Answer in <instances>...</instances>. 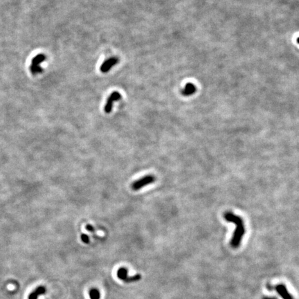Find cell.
I'll use <instances>...</instances> for the list:
<instances>
[{
    "label": "cell",
    "mask_w": 299,
    "mask_h": 299,
    "mask_svg": "<svg viewBox=\"0 0 299 299\" xmlns=\"http://www.w3.org/2000/svg\"><path fill=\"white\" fill-rule=\"evenodd\" d=\"M46 291V287H44V286H39V287L36 288L35 290L30 293L29 296L28 297V299H37L38 296L44 294Z\"/></svg>",
    "instance_id": "52a82bcc"
},
{
    "label": "cell",
    "mask_w": 299,
    "mask_h": 299,
    "mask_svg": "<svg viewBox=\"0 0 299 299\" xmlns=\"http://www.w3.org/2000/svg\"><path fill=\"white\" fill-rule=\"evenodd\" d=\"M141 279V274H136L134 275H132V276H127V278H126L125 282H127V283H129V282L138 281V280H140Z\"/></svg>",
    "instance_id": "30bf717a"
},
{
    "label": "cell",
    "mask_w": 299,
    "mask_h": 299,
    "mask_svg": "<svg viewBox=\"0 0 299 299\" xmlns=\"http://www.w3.org/2000/svg\"><path fill=\"white\" fill-rule=\"evenodd\" d=\"M81 239L85 244H88L89 242V237L86 234H82L81 235Z\"/></svg>",
    "instance_id": "7c38bea8"
},
{
    "label": "cell",
    "mask_w": 299,
    "mask_h": 299,
    "mask_svg": "<svg viewBox=\"0 0 299 299\" xmlns=\"http://www.w3.org/2000/svg\"><path fill=\"white\" fill-rule=\"evenodd\" d=\"M275 289L282 299H293L292 296L288 291L287 287L284 284H279L275 287Z\"/></svg>",
    "instance_id": "8992f818"
},
{
    "label": "cell",
    "mask_w": 299,
    "mask_h": 299,
    "mask_svg": "<svg viewBox=\"0 0 299 299\" xmlns=\"http://www.w3.org/2000/svg\"><path fill=\"white\" fill-rule=\"evenodd\" d=\"M89 294L90 298L91 299H100V291H99L97 289H95V288H93V289H90Z\"/></svg>",
    "instance_id": "9c48e42d"
},
{
    "label": "cell",
    "mask_w": 299,
    "mask_h": 299,
    "mask_svg": "<svg viewBox=\"0 0 299 299\" xmlns=\"http://www.w3.org/2000/svg\"><path fill=\"white\" fill-rule=\"evenodd\" d=\"M46 55L44 54L40 53L37 54L35 57L32 59L31 64H30V71L33 75H36L37 73H42V69L41 68L40 64L46 60Z\"/></svg>",
    "instance_id": "7a4b0ae2"
},
{
    "label": "cell",
    "mask_w": 299,
    "mask_h": 299,
    "mask_svg": "<svg viewBox=\"0 0 299 299\" xmlns=\"http://www.w3.org/2000/svg\"><path fill=\"white\" fill-rule=\"evenodd\" d=\"M117 276L118 278L120 279V280H123L125 281L126 278L128 276V272H127V269H125L124 267H121L120 269H118V271H117Z\"/></svg>",
    "instance_id": "ba28073f"
},
{
    "label": "cell",
    "mask_w": 299,
    "mask_h": 299,
    "mask_svg": "<svg viewBox=\"0 0 299 299\" xmlns=\"http://www.w3.org/2000/svg\"><path fill=\"white\" fill-rule=\"evenodd\" d=\"M224 219L228 222L233 223L235 224L236 227L234 230V233L232 238L230 239V246L233 248H237L240 245L241 241L245 233V227L244 223L242 219L238 215H235L230 212H225L224 215Z\"/></svg>",
    "instance_id": "6da1fadb"
},
{
    "label": "cell",
    "mask_w": 299,
    "mask_h": 299,
    "mask_svg": "<svg viewBox=\"0 0 299 299\" xmlns=\"http://www.w3.org/2000/svg\"><path fill=\"white\" fill-rule=\"evenodd\" d=\"M155 181V177L153 175H146L141 178V179L136 180L134 182L132 183V187L133 190H138L144 186L151 184Z\"/></svg>",
    "instance_id": "3957f363"
},
{
    "label": "cell",
    "mask_w": 299,
    "mask_h": 299,
    "mask_svg": "<svg viewBox=\"0 0 299 299\" xmlns=\"http://www.w3.org/2000/svg\"><path fill=\"white\" fill-rule=\"evenodd\" d=\"M86 229H87V230H89V231H90V232L94 231V228H93V226H91V225H87V226H86Z\"/></svg>",
    "instance_id": "4fadbf2b"
},
{
    "label": "cell",
    "mask_w": 299,
    "mask_h": 299,
    "mask_svg": "<svg viewBox=\"0 0 299 299\" xmlns=\"http://www.w3.org/2000/svg\"><path fill=\"white\" fill-rule=\"evenodd\" d=\"M120 98H121V95H120L119 92L114 91L113 93H111L110 96H109V98H107V102H106L105 107H104L105 112L107 113V114H109L111 111V109H112L114 102L118 101Z\"/></svg>",
    "instance_id": "277c9868"
},
{
    "label": "cell",
    "mask_w": 299,
    "mask_h": 299,
    "mask_svg": "<svg viewBox=\"0 0 299 299\" xmlns=\"http://www.w3.org/2000/svg\"><path fill=\"white\" fill-rule=\"evenodd\" d=\"M118 62H119V60H118V57H111L110 58H108L107 60H106L105 62L102 64L101 66H100V71L102 73H107L110 70L111 68L113 67L114 65H116V64H118Z\"/></svg>",
    "instance_id": "5b68a950"
},
{
    "label": "cell",
    "mask_w": 299,
    "mask_h": 299,
    "mask_svg": "<svg viewBox=\"0 0 299 299\" xmlns=\"http://www.w3.org/2000/svg\"><path fill=\"white\" fill-rule=\"evenodd\" d=\"M262 299H278L275 297H269V296H264L262 298Z\"/></svg>",
    "instance_id": "5bb4252c"
},
{
    "label": "cell",
    "mask_w": 299,
    "mask_h": 299,
    "mask_svg": "<svg viewBox=\"0 0 299 299\" xmlns=\"http://www.w3.org/2000/svg\"><path fill=\"white\" fill-rule=\"evenodd\" d=\"M194 91H195V87H194L193 84H188L186 85V87H185V91H183V92L186 91V92L184 93V95H190L192 92H194Z\"/></svg>",
    "instance_id": "8fae6325"
}]
</instances>
